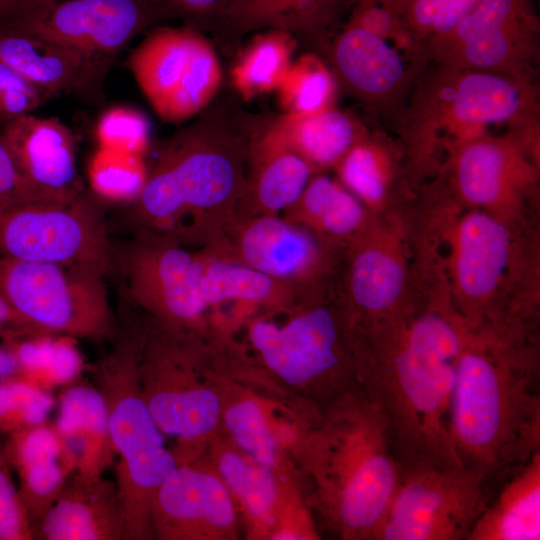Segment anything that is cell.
Instances as JSON below:
<instances>
[{"mask_svg": "<svg viewBox=\"0 0 540 540\" xmlns=\"http://www.w3.org/2000/svg\"><path fill=\"white\" fill-rule=\"evenodd\" d=\"M466 330L447 296L435 291L351 333L356 383L383 412L401 467L462 465L451 406Z\"/></svg>", "mask_w": 540, "mask_h": 540, "instance_id": "6da1fadb", "label": "cell"}, {"mask_svg": "<svg viewBox=\"0 0 540 540\" xmlns=\"http://www.w3.org/2000/svg\"><path fill=\"white\" fill-rule=\"evenodd\" d=\"M537 326L502 321L467 327L451 406L463 466L489 481L540 451Z\"/></svg>", "mask_w": 540, "mask_h": 540, "instance_id": "7a4b0ae2", "label": "cell"}, {"mask_svg": "<svg viewBox=\"0 0 540 540\" xmlns=\"http://www.w3.org/2000/svg\"><path fill=\"white\" fill-rule=\"evenodd\" d=\"M408 185L439 174L448 152L494 126L539 123L538 81L428 62L393 117Z\"/></svg>", "mask_w": 540, "mask_h": 540, "instance_id": "3957f363", "label": "cell"}, {"mask_svg": "<svg viewBox=\"0 0 540 540\" xmlns=\"http://www.w3.org/2000/svg\"><path fill=\"white\" fill-rule=\"evenodd\" d=\"M250 143L199 121L158 151L144 188L130 204L137 230L201 248L236 215L247 181Z\"/></svg>", "mask_w": 540, "mask_h": 540, "instance_id": "277c9868", "label": "cell"}, {"mask_svg": "<svg viewBox=\"0 0 540 540\" xmlns=\"http://www.w3.org/2000/svg\"><path fill=\"white\" fill-rule=\"evenodd\" d=\"M310 455L319 505L332 527L346 539H374L401 465L383 412L358 384L334 399Z\"/></svg>", "mask_w": 540, "mask_h": 540, "instance_id": "5b68a950", "label": "cell"}, {"mask_svg": "<svg viewBox=\"0 0 540 540\" xmlns=\"http://www.w3.org/2000/svg\"><path fill=\"white\" fill-rule=\"evenodd\" d=\"M144 333L145 326L123 322L115 329L108 353L89 368L105 402L118 456L116 484L125 513L126 540L153 538L154 496L178 465L141 393L138 364Z\"/></svg>", "mask_w": 540, "mask_h": 540, "instance_id": "8992f818", "label": "cell"}, {"mask_svg": "<svg viewBox=\"0 0 540 540\" xmlns=\"http://www.w3.org/2000/svg\"><path fill=\"white\" fill-rule=\"evenodd\" d=\"M445 214L441 239V289L467 327L519 321L510 293L524 275L525 223H511L464 207L440 184Z\"/></svg>", "mask_w": 540, "mask_h": 540, "instance_id": "52a82bcc", "label": "cell"}, {"mask_svg": "<svg viewBox=\"0 0 540 540\" xmlns=\"http://www.w3.org/2000/svg\"><path fill=\"white\" fill-rule=\"evenodd\" d=\"M285 322H249L248 338L269 370L283 381L337 397L356 383L350 330L337 285L301 299Z\"/></svg>", "mask_w": 540, "mask_h": 540, "instance_id": "ba28073f", "label": "cell"}, {"mask_svg": "<svg viewBox=\"0 0 540 540\" xmlns=\"http://www.w3.org/2000/svg\"><path fill=\"white\" fill-rule=\"evenodd\" d=\"M438 178L464 207L527 222L539 193V123L453 147Z\"/></svg>", "mask_w": 540, "mask_h": 540, "instance_id": "9c48e42d", "label": "cell"}, {"mask_svg": "<svg viewBox=\"0 0 540 540\" xmlns=\"http://www.w3.org/2000/svg\"><path fill=\"white\" fill-rule=\"evenodd\" d=\"M104 273L92 268L0 257V290L27 325L73 338L113 336Z\"/></svg>", "mask_w": 540, "mask_h": 540, "instance_id": "30bf717a", "label": "cell"}, {"mask_svg": "<svg viewBox=\"0 0 540 540\" xmlns=\"http://www.w3.org/2000/svg\"><path fill=\"white\" fill-rule=\"evenodd\" d=\"M201 358L196 340L162 327L147 332L140 350L142 396L164 436L178 440V463L211 435L222 415L217 394L197 378Z\"/></svg>", "mask_w": 540, "mask_h": 540, "instance_id": "8fae6325", "label": "cell"}, {"mask_svg": "<svg viewBox=\"0 0 540 540\" xmlns=\"http://www.w3.org/2000/svg\"><path fill=\"white\" fill-rule=\"evenodd\" d=\"M102 201L90 191L69 201H27L0 209V257L114 271Z\"/></svg>", "mask_w": 540, "mask_h": 540, "instance_id": "7c38bea8", "label": "cell"}, {"mask_svg": "<svg viewBox=\"0 0 540 540\" xmlns=\"http://www.w3.org/2000/svg\"><path fill=\"white\" fill-rule=\"evenodd\" d=\"M489 483L463 465L401 467L374 540H468L492 497Z\"/></svg>", "mask_w": 540, "mask_h": 540, "instance_id": "4fadbf2b", "label": "cell"}, {"mask_svg": "<svg viewBox=\"0 0 540 540\" xmlns=\"http://www.w3.org/2000/svg\"><path fill=\"white\" fill-rule=\"evenodd\" d=\"M399 212L374 215L343 252L337 291L350 329L391 318L414 297L410 229Z\"/></svg>", "mask_w": 540, "mask_h": 540, "instance_id": "5bb4252c", "label": "cell"}, {"mask_svg": "<svg viewBox=\"0 0 540 540\" xmlns=\"http://www.w3.org/2000/svg\"><path fill=\"white\" fill-rule=\"evenodd\" d=\"M127 298L154 322L199 336L208 311L200 293L197 252L175 238L137 230L130 241L114 249Z\"/></svg>", "mask_w": 540, "mask_h": 540, "instance_id": "9a60e30c", "label": "cell"}, {"mask_svg": "<svg viewBox=\"0 0 540 540\" xmlns=\"http://www.w3.org/2000/svg\"><path fill=\"white\" fill-rule=\"evenodd\" d=\"M540 20L534 0H478L425 47L428 62L537 81Z\"/></svg>", "mask_w": 540, "mask_h": 540, "instance_id": "2e32d148", "label": "cell"}, {"mask_svg": "<svg viewBox=\"0 0 540 540\" xmlns=\"http://www.w3.org/2000/svg\"><path fill=\"white\" fill-rule=\"evenodd\" d=\"M203 248L282 281L303 297L336 284L344 252L280 214L235 216Z\"/></svg>", "mask_w": 540, "mask_h": 540, "instance_id": "e0dca14e", "label": "cell"}, {"mask_svg": "<svg viewBox=\"0 0 540 540\" xmlns=\"http://www.w3.org/2000/svg\"><path fill=\"white\" fill-rule=\"evenodd\" d=\"M126 65L155 113L166 122H182L200 113L222 79L211 44L189 26L152 29Z\"/></svg>", "mask_w": 540, "mask_h": 540, "instance_id": "ac0fdd59", "label": "cell"}, {"mask_svg": "<svg viewBox=\"0 0 540 540\" xmlns=\"http://www.w3.org/2000/svg\"><path fill=\"white\" fill-rule=\"evenodd\" d=\"M164 20L154 0H64L44 11L0 19L113 63L139 33Z\"/></svg>", "mask_w": 540, "mask_h": 540, "instance_id": "d6986e66", "label": "cell"}, {"mask_svg": "<svg viewBox=\"0 0 540 540\" xmlns=\"http://www.w3.org/2000/svg\"><path fill=\"white\" fill-rule=\"evenodd\" d=\"M331 43L329 57L334 78L358 100L392 118L428 63L347 22Z\"/></svg>", "mask_w": 540, "mask_h": 540, "instance_id": "ffe728a7", "label": "cell"}, {"mask_svg": "<svg viewBox=\"0 0 540 540\" xmlns=\"http://www.w3.org/2000/svg\"><path fill=\"white\" fill-rule=\"evenodd\" d=\"M151 528L162 540L230 539L236 532L234 498L217 473L180 463L154 496Z\"/></svg>", "mask_w": 540, "mask_h": 540, "instance_id": "44dd1931", "label": "cell"}, {"mask_svg": "<svg viewBox=\"0 0 540 540\" xmlns=\"http://www.w3.org/2000/svg\"><path fill=\"white\" fill-rule=\"evenodd\" d=\"M0 140L37 200L69 201L85 192L76 165V136L56 117L27 114L3 123Z\"/></svg>", "mask_w": 540, "mask_h": 540, "instance_id": "7402d4cb", "label": "cell"}, {"mask_svg": "<svg viewBox=\"0 0 540 540\" xmlns=\"http://www.w3.org/2000/svg\"><path fill=\"white\" fill-rule=\"evenodd\" d=\"M0 62L51 96L101 101L112 63L29 30L0 24Z\"/></svg>", "mask_w": 540, "mask_h": 540, "instance_id": "603a6c76", "label": "cell"}, {"mask_svg": "<svg viewBox=\"0 0 540 540\" xmlns=\"http://www.w3.org/2000/svg\"><path fill=\"white\" fill-rule=\"evenodd\" d=\"M38 540H126V521L116 481L88 480L74 472L33 525Z\"/></svg>", "mask_w": 540, "mask_h": 540, "instance_id": "cb8c5ba5", "label": "cell"}, {"mask_svg": "<svg viewBox=\"0 0 540 540\" xmlns=\"http://www.w3.org/2000/svg\"><path fill=\"white\" fill-rule=\"evenodd\" d=\"M4 447L33 527L75 472L74 457L48 421L6 436Z\"/></svg>", "mask_w": 540, "mask_h": 540, "instance_id": "d4e9b609", "label": "cell"}, {"mask_svg": "<svg viewBox=\"0 0 540 540\" xmlns=\"http://www.w3.org/2000/svg\"><path fill=\"white\" fill-rule=\"evenodd\" d=\"M315 173L270 126L250 142L246 188L235 216L283 213Z\"/></svg>", "mask_w": 540, "mask_h": 540, "instance_id": "484cf974", "label": "cell"}, {"mask_svg": "<svg viewBox=\"0 0 540 540\" xmlns=\"http://www.w3.org/2000/svg\"><path fill=\"white\" fill-rule=\"evenodd\" d=\"M334 169L339 182L373 215L398 209L411 192L399 141L379 131H369Z\"/></svg>", "mask_w": 540, "mask_h": 540, "instance_id": "4316f807", "label": "cell"}, {"mask_svg": "<svg viewBox=\"0 0 540 540\" xmlns=\"http://www.w3.org/2000/svg\"><path fill=\"white\" fill-rule=\"evenodd\" d=\"M54 426L74 457L75 472L88 480L104 476L116 455L105 402L93 383L78 379L64 387Z\"/></svg>", "mask_w": 540, "mask_h": 540, "instance_id": "83f0119b", "label": "cell"}, {"mask_svg": "<svg viewBox=\"0 0 540 540\" xmlns=\"http://www.w3.org/2000/svg\"><path fill=\"white\" fill-rule=\"evenodd\" d=\"M197 253L200 293L207 309L235 303L268 313H286L305 298L292 286L231 257L206 248Z\"/></svg>", "mask_w": 540, "mask_h": 540, "instance_id": "f1b7e54d", "label": "cell"}, {"mask_svg": "<svg viewBox=\"0 0 540 540\" xmlns=\"http://www.w3.org/2000/svg\"><path fill=\"white\" fill-rule=\"evenodd\" d=\"M356 0H232L219 18L237 31L261 28L294 36L330 38L344 25Z\"/></svg>", "mask_w": 540, "mask_h": 540, "instance_id": "f546056e", "label": "cell"}, {"mask_svg": "<svg viewBox=\"0 0 540 540\" xmlns=\"http://www.w3.org/2000/svg\"><path fill=\"white\" fill-rule=\"evenodd\" d=\"M283 216L341 250H345L374 217L337 178L323 172L311 177Z\"/></svg>", "mask_w": 540, "mask_h": 540, "instance_id": "4dcf8cb0", "label": "cell"}, {"mask_svg": "<svg viewBox=\"0 0 540 540\" xmlns=\"http://www.w3.org/2000/svg\"><path fill=\"white\" fill-rule=\"evenodd\" d=\"M540 539V451L492 496L468 540Z\"/></svg>", "mask_w": 540, "mask_h": 540, "instance_id": "1f68e13d", "label": "cell"}, {"mask_svg": "<svg viewBox=\"0 0 540 540\" xmlns=\"http://www.w3.org/2000/svg\"><path fill=\"white\" fill-rule=\"evenodd\" d=\"M271 127L316 172L334 168L369 132L352 115L333 107L311 114H285Z\"/></svg>", "mask_w": 540, "mask_h": 540, "instance_id": "d6a6232c", "label": "cell"}, {"mask_svg": "<svg viewBox=\"0 0 540 540\" xmlns=\"http://www.w3.org/2000/svg\"><path fill=\"white\" fill-rule=\"evenodd\" d=\"M1 338L16 359V376L42 390L67 386L84 369L76 338L32 326L8 330Z\"/></svg>", "mask_w": 540, "mask_h": 540, "instance_id": "836d02e7", "label": "cell"}, {"mask_svg": "<svg viewBox=\"0 0 540 540\" xmlns=\"http://www.w3.org/2000/svg\"><path fill=\"white\" fill-rule=\"evenodd\" d=\"M217 474L255 526L268 529L276 522L281 492L273 470L239 450L225 449L217 457Z\"/></svg>", "mask_w": 540, "mask_h": 540, "instance_id": "e575fe53", "label": "cell"}, {"mask_svg": "<svg viewBox=\"0 0 540 540\" xmlns=\"http://www.w3.org/2000/svg\"><path fill=\"white\" fill-rule=\"evenodd\" d=\"M295 36L269 29L256 35L231 72L232 83L245 100L276 90L291 65Z\"/></svg>", "mask_w": 540, "mask_h": 540, "instance_id": "d590c367", "label": "cell"}, {"mask_svg": "<svg viewBox=\"0 0 540 540\" xmlns=\"http://www.w3.org/2000/svg\"><path fill=\"white\" fill-rule=\"evenodd\" d=\"M144 156L98 147L87 165L90 192L102 202L132 204L146 183Z\"/></svg>", "mask_w": 540, "mask_h": 540, "instance_id": "8d00e7d4", "label": "cell"}, {"mask_svg": "<svg viewBox=\"0 0 540 540\" xmlns=\"http://www.w3.org/2000/svg\"><path fill=\"white\" fill-rule=\"evenodd\" d=\"M335 84L321 59L305 54L291 63L276 90L286 114H311L332 107Z\"/></svg>", "mask_w": 540, "mask_h": 540, "instance_id": "74e56055", "label": "cell"}, {"mask_svg": "<svg viewBox=\"0 0 540 540\" xmlns=\"http://www.w3.org/2000/svg\"><path fill=\"white\" fill-rule=\"evenodd\" d=\"M223 421L240 452L275 471L280 460L279 446L257 401L245 398L232 403L224 409Z\"/></svg>", "mask_w": 540, "mask_h": 540, "instance_id": "f35d334b", "label": "cell"}, {"mask_svg": "<svg viewBox=\"0 0 540 540\" xmlns=\"http://www.w3.org/2000/svg\"><path fill=\"white\" fill-rule=\"evenodd\" d=\"M388 1L406 33L425 53V47L448 33L478 0Z\"/></svg>", "mask_w": 540, "mask_h": 540, "instance_id": "ab89813d", "label": "cell"}, {"mask_svg": "<svg viewBox=\"0 0 540 540\" xmlns=\"http://www.w3.org/2000/svg\"><path fill=\"white\" fill-rule=\"evenodd\" d=\"M54 406L51 392L18 376L0 379V437L47 422Z\"/></svg>", "mask_w": 540, "mask_h": 540, "instance_id": "60d3db41", "label": "cell"}, {"mask_svg": "<svg viewBox=\"0 0 540 540\" xmlns=\"http://www.w3.org/2000/svg\"><path fill=\"white\" fill-rule=\"evenodd\" d=\"M95 138L100 148L144 156L150 144V124L138 109L114 106L99 117Z\"/></svg>", "mask_w": 540, "mask_h": 540, "instance_id": "b9f144b4", "label": "cell"}, {"mask_svg": "<svg viewBox=\"0 0 540 540\" xmlns=\"http://www.w3.org/2000/svg\"><path fill=\"white\" fill-rule=\"evenodd\" d=\"M33 527L0 437V540H33Z\"/></svg>", "mask_w": 540, "mask_h": 540, "instance_id": "7bdbcfd3", "label": "cell"}, {"mask_svg": "<svg viewBox=\"0 0 540 540\" xmlns=\"http://www.w3.org/2000/svg\"><path fill=\"white\" fill-rule=\"evenodd\" d=\"M52 96L0 62V121L31 114Z\"/></svg>", "mask_w": 540, "mask_h": 540, "instance_id": "ee69618b", "label": "cell"}, {"mask_svg": "<svg viewBox=\"0 0 540 540\" xmlns=\"http://www.w3.org/2000/svg\"><path fill=\"white\" fill-rule=\"evenodd\" d=\"M163 19L182 18L192 24L215 17L219 19L232 0H154Z\"/></svg>", "mask_w": 540, "mask_h": 540, "instance_id": "f6af8a7d", "label": "cell"}, {"mask_svg": "<svg viewBox=\"0 0 540 540\" xmlns=\"http://www.w3.org/2000/svg\"><path fill=\"white\" fill-rule=\"evenodd\" d=\"M27 201L41 200H37L26 187L0 140V209Z\"/></svg>", "mask_w": 540, "mask_h": 540, "instance_id": "bcb514c9", "label": "cell"}, {"mask_svg": "<svg viewBox=\"0 0 540 540\" xmlns=\"http://www.w3.org/2000/svg\"><path fill=\"white\" fill-rule=\"evenodd\" d=\"M58 0H0V18L44 11Z\"/></svg>", "mask_w": 540, "mask_h": 540, "instance_id": "7dc6e473", "label": "cell"}, {"mask_svg": "<svg viewBox=\"0 0 540 540\" xmlns=\"http://www.w3.org/2000/svg\"><path fill=\"white\" fill-rule=\"evenodd\" d=\"M27 326L15 313L0 290V336L6 331Z\"/></svg>", "mask_w": 540, "mask_h": 540, "instance_id": "c3c4849f", "label": "cell"}, {"mask_svg": "<svg viewBox=\"0 0 540 540\" xmlns=\"http://www.w3.org/2000/svg\"><path fill=\"white\" fill-rule=\"evenodd\" d=\"M18 365L14 355L4 345L0 347V379L16 376Z\"/></svg>", "mask_w": 540, "mask_h": 540, "instance_id": "681fc988", "label": "cell"}]
</instances>
